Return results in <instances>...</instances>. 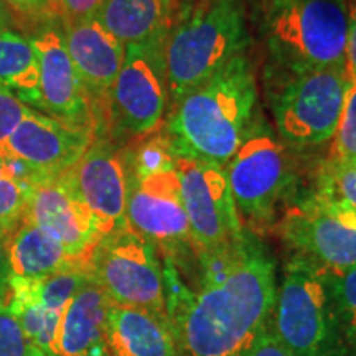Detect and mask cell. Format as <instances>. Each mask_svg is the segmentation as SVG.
Listing matches in <instances>:
<instances>
[{
	"label": "cell",
	"instance_id": "cell-29",
	"mask_svg": "<svg viewBox=\"0 0 356 356\" xmlns=\"http://www.w3.org/2000/svg\"><path fill=\"white\" fill-rule=\"evenodd\" d=\"M335 160H356V79L348 76L343 109L335 136L333 157Z\"/></svg>",
	"mask_w": 356,
	"mask_h": 356
},
{
	"label": "cell",
	"instance_id": "cell-34",
	"mask_svg": "<svg viewBox=\"0 0 356 356\" xmlns=\"http://www.w3.org/2000/svg\"><path fill=\"white\" fill-rule=\"evenodd\" d=\"M10 233L0 229V282L8 275L7 269V243Z\"/></svg>",
	"mask_w": 356,
	"mask_h": 356
},
{
	"label": "cell",
	"instance_id": "cell-8",
	"mask_svg": "<svg viewBox=\"0 0 356 356\" xmlns=\"http://www.w3.org/2000/svg\"><path fill=\"white\" fill-rule=\"evenodd\" d=\"M126 221L177 270L191 273L197 267L177 167L144 178L129 177Z\"/></svg>",
	"mask_w": 356,
	"mask_h": 356
},
{
	"label": "cell",
	"instance_id": "cell-31",
	"mask_svg": "<svg viewBox=\"0 0 356 356\" xmlns=\"http://www.w3.org/2000/svg\"><path fill=\"white\" fill-rule=\"evenodd\" d=\"M102 0H55L56 15L61 24H74L95 19Z\"/></svg>",
	"mask_w": 356,
	"mask_h": 356
},
{
	"label": "cell",
	"instance_id": "cell-21",
	"mask_svg": "<svg viewBox=\"0 0 356 356\" xmlns=\"http://www.w3.org/2000/svg\"><path fill=\"white\" fill-rule=\"evenodd\" d=\"M0 86L37 108L38 56L30 35L12 29L0 33Z\"/></svg>",
	"mask_w": 356,
	"mask_h": 356
},
{
	"label": "cell",
	"instance_id": "cell-28",
	"mask_svg": "<svg viewBox=\"0 0 356 356\" xmlns=\"http://www.w3.org/2000/svg\"><path fill=\"white\" fill-rule=\"evenodd\" d=\"M13 17L15 29L22 32L37 33L44 26L56 24L55 0H2Z\"/></svg>",
	"mask_w": 356,
	"mask_h": 356
},
{
	"label": "cell",
	"instance_id": "cell-7",
	"mask_svg": "<svg viewBox=\"0 0 356 356\" xmlns=\"http://www.w3.org/2000/svg\"><path fill=\"white\" fill-rule=\"evenodd\" d=\"M86 270L113 305L137 307L168 318L157 248L129 225L102 236L89 252Z\"/></svg>",
	"mask_w": 356,
	"mask_h": 356
},
{
	"label": "cell",
	"instance_id": "cell-33",
	"mask_svg": "<svg viewBox=\"0 0 356 356\" xmlns=\"http://www.w3.org/2000/svg\"><path fill=\"white\" fill-rule=\"evenodd\" d=\"M346 73L351 79H356V24L350 25L348 44H346Z\"/></svg>",
	"mask_w": 356,
	"mask_h": 356
},
{
	"label": "cell",
	"instance_id": "cell-36",
	"mask_svg": "<svg viewBox=\"0 0 356 356\" xmlns=\"http://www.w3.org/2000/svg\"><path fill=\"white\" fill-rule=\"evenodd\" d=\"M343 7L350 24H356V0H343Z\"/></svg>",
	"mask_w": 356,
	"mask_h": 356
},
{
	"label": "cell",
	"instance_id": "cell-3",
	"mask_svg": "<svg viewBox=\"0 0 356 356\" xmlns=\"http://www.w3.org/2000/svg\"><path fill=\"white\" fill-rule=\"evenodd\" d=\"M266 25L270 55L291 73L346 70L351 24L343 0H273Z\"/></svg>",
	"mask_w": 356,
	"mask_h": 356
},
{
	"label": "cell",
	"instance_id": "cell-30",
	"mask_svg": "<svg viewBox=\"0 0 356 356\" xmlns=\"http://www.w3.org/2000/svg\"><path fill=\"white\" fill-rule=\"evenodd\" d=\"M29 106L10 89L0 86V159L6 157L7 140L29 113Z\"/></svg>",
	"mask_w": 356,
	"mask_h": 356
},
{
	"label": "cell",
	"instance_id": "cell-18",
	"mask_svg": "<svg viewBox=\"0 0 356 356\" xmlns=\"http://www.w3.org/2000/svg\"><path fill=\"white\" fill-rule=\"evenodd\" d=\"M111 356H185L170 318L137 307L111 304L106 325Z\"/></svg>",
	"mask_w": 356,
	"mask_h": 356
},
{
	"label": "cell",
	"instance_id": "cell-11",
	"mask_svg": "<svg viewBox=\"0 0 356 356\" xmlns=\"http://www.w3.org/2000/svg\"><path fill=\"white\" fill-rule=\"evenodd\" d=\"M279 234L293 254L332 273L356 266V211L312 193L284 213Z\"/></svg>",
	"mask_w": 356,
	"mask_h": 356
},
{
	"label": "cell",
	"instance_id": "cell-1",
	"mask_svg": "<svg viewBox=\"0 0 356 356\" xmlns=\"http://www.w3.org/2000/svg\"><path fill=\"white\" fill-rule=\"evenodd\" d=\"M167 314L190 356H243L273 318L275 261L252 231L231 273L216 284L191 291L172 262L163 264Z\"/></svg>",
	"mask_w": 356,
	"mask_h": 356
},
{
	"label": "cell",
	"instance_id": "cell-9",
	"mask_svg": "<svg viewBox=\"0 0 356 356\" xmlns=\"http://www.w3.org/2000/svg\"><path fill=\"white\" fill-rule=\"evenodd\" d=\"M346 88V70L293 74L273 104L279 136L293 147H314L330 140L340 121Z\"/></svg>",
	"mask_w": 356,
	"mask_h": 356
},
{
	"label": "cell",
	"instance_id": "cell-19",
	"mask_svg": "<svg viewBox=\"0 0 356 356\" xmlns=\"http://www.w3.org/2000/svg\"><path fill=\"white\" fill-rule=\"evenodd\" d=\"M84 266L71 257L65 248L32 221L22 220L7 243L8 275L24 279H42L47 275Z\"/></svg>",
	"mask_w": 356,
	"mask_h": 356
},
{
	"label": "cell",
	"instance_id": "cell-26",
	"mask_svg": "<svg viewBox=\"0 0 356 356\" xmlns=\"http://www.w3.org/2000/svg\"><path fill=\"white\" fill-rule=\"evenodd\" d=\"M0 356H47L29 340L19 320L8 310L6 279L0 282Z\"/></svg>",
	"mask_w": 356,
	"mask_h": 356
},
{
	"label": "cell",
	"instance_id": "cell-24",
	"mask_svg": "<svg viewBox=\"0 0 356 356\" xmlns=\"http://www.w3.org/2000/svg\"><path fill=\"white\" fill-rule=\"evenodd\" d=\"M129 177L144 178L177 167V155L165 134H150L139 144L124 149Z\"/></svg>",
	"mask_w": 356,
	"mask_h": 356
},
{
	"label": "cell",
	"instance_id": "cell-5",
	"mask_svg": "<svg viewBox=\"0 0 356 356\" xmlns=\"http://www.w3.org/2000/svg\"><path fill=\"white\" fill-rule=\"evenodd\" d=\"M270 327L292 356H343L328 270L292 254L275 297Z\"/></svg>",
	"mask_w": 356,
	"mask_h": 356
},
{
	"label": "cell",
	"instance_id": "cell-6",
	"mask_svg": "<svg viewBox=\"0 0 356 356\" xmlns=\"http://www.w3.org/2000/svg\"><path fill=\"white\" fill-rule=\"evenodd\" d=\"M165 38L126 47V56L106 102L102 136L119 145L121 139H144L157 131L168 99Z\"/></svg>",
	"mask_w": 356,
	"mask_h": 356
},
{
	"label": "cell",
	"instance_id": "cell-10",
	"mask_svg": "<svg viewBox=\"0 0 356 356\" xmlns=\"http://www.w3.org/2000/svg\"><path fill=\"white\" fill-rule=\"evenodd\" d=\"M226 165L239 218L252 226L269 225L291 181L286 150L277 137L264 126H251Z\"/></svg>",
	"mask_w": 356,
	"mask_h": 356
},
{
	"label": "cell",
	"instance_id": "cell-16",
	"mask_svg": "<svg viewBox=\"0 0 356 356\" xmlns=\"http://www.w3.org/2000/svg\"><path fill=\"white\" fill-rule=\"evenodd\" d=\"M25 220L56 239L71 257L84 262L102 238L99 226L65 173L32 185Z\"/></svg>",
	"mask_w": 356,
	"mask_h": 356
},
{
	"label": "cell",
	"instance_id": "cell-14",
	"mask_svg": "<svg viewBox=\"0 0 356 356\" xmlns=\"http://www.w3.org/2000/svg\"><path fill=\"white\" fill-rule=\"evenodd\" d=\"M65 177L92 213L102 236L127 225L129 168L121 145L108 136L96 134L83 157L65 172Z\"/></svg>",
	"mask_w": 356,
	"mask_h": 356
},
{
	"label": "cell",
	"instance_id": "cell-15",
	"mask_svg": "<svg viewBox=\"0 0 356 356\" xmlns=\"http://www.w3.org/2000/svg\"><path fill=\"white\" fill-rule=\"evenodd\" d=\"M32 40L38 56L37 108L68 126L95 131L89 97L66 50L63 30L51 24L33 33Z\"/></svg>",
	"mask_w": 356,
	"mask_h": 356
},
{
	"label": "cell",
	"instance_id": "cell-27",
	"mask_svg": "<svg viewBox=\"0 0 356 356\" xmlns=\"http://www.w3.org/2000/svg\"><path fill=\"white\" fill-rule=\"evenodd\" d=\"M32 185L12 177L0 178V229L12 233L25 218Z\"/></svg>",
	"mask_w": 356,
	"mask_h": 356
},
{
	"label": "cell",
	"instance_id": "cell-35",
	"mask_svg": "<svg viewBox=\"0 0 356 356\" xmlns=\"http://www.w3.org/2000/svg\"><path fill=\"white\" fill-rule=\"evenodd\" d=\"M15 29V24H13V17L10 10H8L6 3L0 0V33L6 32V30Z\"/></svg>",
	"mask_w": 356,
	"mask_h": 356
},
{
	"label": "cell",
	"instance_id": "cell-12",
	"mask_svg": "<svg viewBox=\"0 0 356 356\" xmlns=\"http://www.w3.org/2000/svg\"><path fill=\"white\" fill-rule=\"evenodd\" d=\"M177 172L195 254L239 239L244 228L226 168L208 160L177 157Z\"/></svg>",
	"mask_w": 356,
	"mask_h": 356
},
{
	"label": "cell",
	"instance_id": "cell-13",
	"mask_svg": "<svg viewBox=\"0 0 356 356\" xmlns=\"http://www.w3.org/2000/svg\"><path fill=\"white\" fill-rule=\"evenodd\" d=\"M95 136L92 129L68 126L30 108L7 140L3 159L19 162L30 185L53 180L83 157Z\"/></svg>",
	"mask_w": 356,
	"mask_h": 356
},
{
	"label": "cell",
	"instance_id": "cell-22",
	"mask_svg": "<svg viewBox=\"0 0 356 356\" xmlns=\"http://www.w3.org/2000/svg\"><path fill=\"white\" fill-rule=\"evenodd\" d=\"M328 284L335 305L341 353L356 356V266L340 273L328 270Z\"/></svg>",
	"mask_w": 356,
	"mask_h": 356
},
{
	"label": "cell",
	"instance_id": "cell-20",
	"mask_svg": "<svg viewBox=\"0 0 356 356\" xmlns=\"http://www.w3.org/2000/svg\"><path fill=\"white\" fill-rule=\"evenodd\" d=\"M95 19L124 47L167 33L168 0H102Z\"/></svg>",
	"mask_w": 356,
	"mask_h": 356
},
{
	"label": "cell",
	"instance_id": "cell-25",
	"mask_svg": "<svg viewBox=\"0 0 356 356\" xmlns=\"http://www.w3.org/2000/svg\"><path fill=\"white\" fill-rule=\"evenodd\" d=\"M314 195L356 211V160H335L323 167Z\"/></svg>",
	"mask_w": 356,
	"mask_h": 356
},
{
	"label": "cell",
	"instance_id": "cell-32",
	"mask_svg": "<svg viewBox=\"0 0 356 356\" xmlns=\"http://www.w3.org/2000/svg\"><path fill=\"white\" fill-rule=\"evenodd\" d=\"M273 320V318H270ZM243 356H292L286 346L280 343V340L275 335L270 323L264 330L259 332V335L254 338L249 348L244 351Z\"/></svg>",
	"mask_w": 356,
	"mask_h": 356
},
{
	"label": "cell",
	"instance_id": "cell-4",
	"mask_svg": "<svg viewBox=\"0 0 356 356\" xmlns=\"http://www.w3.org/2000/svg\"><path fill=\"white\" fill-rule=\"evenodd\" d=\"M246 42L241 8L233 0H215L167 32L165 73L170 106L241 55Z\"/></svg>",
	"mask_w": 356,
	"mask_h": 356
},
{
	"label": "cell",
	"instance_id": "cell-17",
	"mask_svg": "<svg viewBox=\"0 0 356 356\" xmlns=\"http://www.w3.org/2000/svg\"><path fill=\"white\" fill-rule=\"evenodd\" d=\"M66 50L89 97L95 132L104 127L106 102L126 56V47L106 32L96 19L61 24Z\"/></svg>",
	"mask_w": 356,
	"mask_h": 356
},
{
	"label": "cell",
	"instance_id": "cell-23",
	"mask_svg": "<svg viewBox=\"0 0 356 356\" xmlns=\"http://www.w3.org/2000/svg\"><path fill=\"white\" fill-rule=\"evenodd\" d=\"M35 300L44 309L63 314L76 292L89 280L86 267H70L42 279H29Z\"/></svg>",
	"mask_w": 356,
	"mask_h": 356
},
{
	"label": "cell",
	"instance_id": "cell-2",
	"mask_svg": "<svg viewBox=\"0 0 356 356\" xmlns=\"http://www.w3.org/2000/svg\"><path fill=\"white\" fill-rule=\"evenodd\" d=\"M256 79L244 53L170 106L165 136L177 157L226 165L252 126Z\"/></svg>",
	"mask_w": 356,
	"mask_h": 356
}]
</instances>
